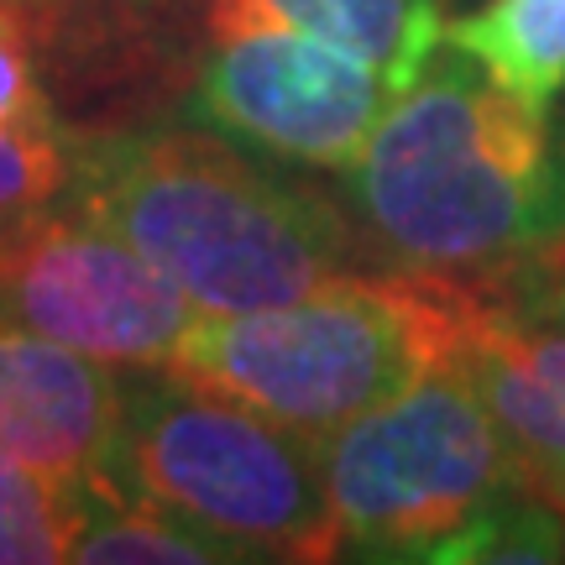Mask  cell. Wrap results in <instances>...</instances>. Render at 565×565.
Wrapping results in <instances>:
<instances>
[{"instance_id":"cell-1","label":"cell","mask_w":565,"mask_h":565,"mask_svg":"<svg viewBox=\"0 0 565 565\" xmlns=\"http://www.w3.org/2000/svg\"><path fill=\"white\" fill-rule=\"evenodd\" d=\"M366 257L492 288L565 257V152L550 116L461 47L404 84L341 173Z\"/></svg>"},{"instance_id":"cell-2","label":"cell","mask_w":565,"mask_h":565,"mask_svg":"<svg viewBox=\"0 0 565 565\" xmlns=\"http://www.w3.org/2000/svg\"><path fill=\"white\" fill-rule=\"evenodd\" d=\"M68 200L147 252L200 315L288 303L366 252L330 194L215 126L74 131Z\"/></svg>"},{"instance_id":"cell-3","label":"cell","mask_w":565,"mask_h":565,"mask_svg":"<svg viewBox=\"0 0 565 565\" xmlns=\"http://www.w3.org/2000/svg\"><path fill=\"white\" fill-rule=\"evenodd\" d=\"M471 330V288L424 273H341L288 303L200 315L173 366L273 424L324 440L456 362Z\"/></svg>"},{"instance_id":"cell-4","label":"cell","mask_w":565,"mask_h":565,"mask_svg":"<svg viewBox=\"0 0 565 565\" xmlns=\"http://www.w3.org/2000/svg\"><path fill=\"white\" fill-rule=\"evenodd\" d=\"M95 477L126 503L200 529L231 550V561L341 555L320 440L282 429L179 366H121V419Z\"/></svg>"},{"instance_id":"cell-5","label":"cell","mask_w":565,"mask_h":565,"mask_svg":"<svg viewBox=\"0 0 565 565\" xmlns=\"http://www.w3.org/2000/svg\"><path fill=\"white\" fill-rule=\"evenodd\" d=\"M320 471L341 555L356 561H435L482 513L529 492L461 356L324 435Z\"/></svg>"},{"instance_id":"cell-6","label":"cell","mask_w":565,"mask_h":565,"mask_svg":"<svg viewBox=\"0 0 565 565\" xmlns=\"http://www.w3.org/2000/svg\"><path fill=\"white\" fill-rule=\"evenodd\" d=\"M200 309L147 252L63 194L0 225V324L110 366H173Z\"/></svg>"},{"instance_id":"cell-7","label":"cell","mask_w":565,"mask_h":565,"mask_svg":"<svg viewBox=\"0 0 565 565\" xmlns=\"http://www.w3.org/2000/svg\"><path fill=\"white\" fill-rule=\"evenodd\" d=\"M393 84L345 47L294 26L210 38L189 110L252 152L288 168L345 173L393 105Z\"/></svg>"},{"instance_id":"cell-8","label":"cell","mask_w":565,"mask_h":565,"mask_svg":"<svg viewBox=\"0 0 565 565\" xmlns=\"http://www.w3.org/2000/svg\"><path fill=\"white\" fill-rule=\"evenodd\" d=\"M461 362L529 492L565 513V257L471 288Z\"/></svg>"},{"instance_id":"cell-9","label":"cell","mask_w":565,"mask_h":565,"mask_svg":"<svg viewBox=\"0 0 565 565\" xmlns=\"http://www.w3.org/2000/svg\"><path fill=\"white\" fill-rule=\"evenodd\" d=\"M121 419V366L0 324V456L89 477Z\"/></svg>"},{"instance_id":"cell-10","label":"cell","mask_w":565,"mask_h":565,"mask_svg":"<svg viewBox=\"0 0 565 565\" xmlns=\"http://www.w3.org/2000/svg\"><path fill=\"white\" fill-rule=\"evenodd\" d=\"M246 26H294L324 38L404 89L440 53L445 0H210V38Z\"/></svg>"},{"instance_id":"cell-11","label":"cell","mask_w":565,"mask_h":565,"mask_svg":"<svg viewBox=\"0 0 565 565\" xmlns=\"http://www.w3.org/2000/svg\"><path fill=\"white\" fill-rule=\"evenodd\" d=\"M445 42L540 110L565 89V0H487L482 11L445 21Z\"/></svg>"},{"instance_id":"cell-12","label":"cell","mask_w":565,"mask_h":565,"mask_svg":"<svg viewBox=\"0 0 565 565\" xmlns=\"http://www.w3.org/2000/svg\"><path fill=\"white\" fill-rule=\"evenodd\" d=\"M68 498H74V534H68V561L84 565H210L231 561V550L204 540L200 529L162 519L152 508L126 503L121 492L89 471V477H68Z\"/></svg>"},{"instance_id":"cell-13","label":"cell","mask_w":565,"mask_h":565,"mask_svg":"<svg viewBox=\"0 0 565 565\" xmlns=\"http://www.w3.org/2000/svg\"><path fill=\"white\" fill-rule=\"evenodd\" d=\"M74 498L53 471L0 456V565L68 561Z\"/></svg>"},{"instance_id":"cell-14","label":"cell","mask_w":565,"mask_h":565,"mask_svg":"<svg viewBox=\"0 0 565 565\" xmlns=\"http://www.w3.org/2000/svg\"><path fill=\"white\" fill-rule=\"evenodd\" d=\"M74 189V131L0 126V225L58 204Z\"/></svg>"},{"instance_id":"cell-15","label":"cell","mask_w":565,"mask_h":565,"mask_svg":"<svg viewBox=\"0 0 565 565\" xmlns=\"http://www.w3.org/2000/svg\"><path fill=\"white\" fill-rule=\"evenodd\" d=\"M0 126H17V131H63L17 0H0Z\"/></svg>"},{"instance_id":"cell-16","label":"cell","mask_w":565,"mask_h":565,"mask_svg":"<svg viewBox=\"0 0 565 565\" xmlns=\"http://www.w3.org/2000/svg\"><path fill=\"white\" fill-rule=\"evenodd\" d=\"M17 6H26V11H38V6H58V0H17Z\"/></svg>"}]
</instances>
